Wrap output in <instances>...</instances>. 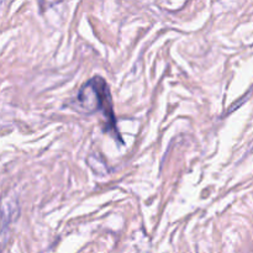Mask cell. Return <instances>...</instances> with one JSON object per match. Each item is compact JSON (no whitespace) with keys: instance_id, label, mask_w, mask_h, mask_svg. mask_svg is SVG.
I'll return each mask as SVG.
<instances>
[{"instance_id":"6da1fadb","label":"cell","mask_w":253,"mask_h":253,"mask_svg":"<svg viewBox=\"0 0 253 253\" xmlns=\"http://www.w3.org/2000/svg\"><path fill=\"white\" fill-rule=\"evenodd\" d=\"M73 108L74 110L82 114H94L96 111H103L108 126L106 131L123 142L116 127L110 90L106 82L101 77H93L82 86L77 94V98L74 99Z\"/></svg>"}]
</instances>
